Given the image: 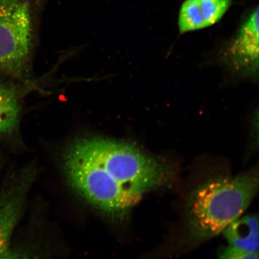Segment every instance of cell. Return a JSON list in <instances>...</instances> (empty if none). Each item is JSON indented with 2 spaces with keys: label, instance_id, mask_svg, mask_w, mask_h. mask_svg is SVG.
<instances>
[{
  "label": "cell",
  "instance_id": "obj_8",
  "mask_svg": "<svg viewBox=\"0 0 259 259\" xmlns=\"http://www.w3.org/2000/svg\"><path fill=\"white\" fill-rule=\"evenodd\" d=\"M20 105L16 90L0 82V134H8L17 126Z\"/></svg>",
  "mask_w": 259,
  "mask_h": 259
},
{
  "label": "cell",
  "instance_id": "obj_7",
  "mask_svg": "<svg viewBox=\"0 0 259 259\" xmlns=\"http://www.w3.org/2000/svg\"><path fill=\"white\" fill-rule=\"evenodd\" d=\"M222 233L229 245L252 253H258V219L257 215L241 216L227 226Z\"/></svg>",
  "mask_w": 259,
  "mask_h": 259
},
{
  "label": "cell",
  "instance_id": "obj_9",
  "mask_svg": "<svg viewBox=\"0 0 259 259\" xmlns=\"http://www.w3.org/2000/svg\"><path fill=\"white\" fill-rule=\"evenodd\" d=\"M220 258L226 259H257L258 253H252L229 245L219 254Z\"/></svg>",
  "mask_w": 259,
  "mask_h": 259
},
{
  "label": "cell",
  "instance_id": "obj_6",
  "mask_svg": "<svg viewBox=\"0 0 259 259\" xmlns=\"http://www.w3.org/2000/svg\"><path fill=\"white\" fill-rule=\"evenodd\" d=\"M234 66L245 72H255L258 67V8L251 13L229 48Z\"/></svg>",
  "mask_w": 259,
  "mask_h": 259
},
{
  "label": "cell",
  "instance_id": "obj_4",
  "mask_svg": "<svg viewBox=\"0 0 259 259\" xmlns=\"http://www.w3.org/2000/svg\"><path fill=\"white\" fill-rule=\"evenodd\" d=\"M33 175L30 171H24L0 193V258L11 257L10 241Z\"/></svg>",
  "mask_w": 259,
  "mask_h": 259
},
{
  "label": "cell",
  "instance_id": "obj_1",
  "mask_svg": "<svg viewBox=\"0 0 259 259\" xmlns=\"http://www.w3.org/2000/svg\"><path fill=\"white\" fill-rule=\"evenodd\" d=\"M64 165L77 192L111 215H125L142 198L132 189L124 142L77 139L65 152Z\"/></svg>",
  "mask_w": 259,
  "mask_h": 259
},
{
  "label": "cell",
  "instance_id": "obj_5",
  "mask_svg": "<svg viewBox=\"0 0 259 259\" xmlns=\"http://www.w3.org/2000/svg\"><path fill=\"white\" fill-rule=\"evenodd\" d=\"M231 5L232 0H186L178 17L181 33L201 30L218 23Z\"/></svg>",
  "mask_w": 259,
  "mask_h": 259
},
{
  "label": "cell",
  "instance_id": "obj_2",
  "mask_svg": "<svg viewBox=\"0 0 259 259\" xmlns=\"http://www.w3.org/2000/svg\"><path fill=\"white\" fill-rule=\"evenodd\" d=\"M258 189L255 169L234 177L214 178L197 187L186 206L191 240L201 242L221 234L247 209Z\"/></svg>",
  "mask_w": 259,
  "mask_h": 259
},
{
  "label": "cell",
  "instance_id": "obj_3",
  "mask_svg": "<svg viewBox=\"0 0 259 259\" xmlns=\"http://www.w3.org/2000/svg\"><path fill=\"white\" fill-rule=\"evenodd\" d=\"M32 40L27 0H0V74L15 78L27 75Z\"/></svg>",
  "mask_w": 259,
  "mask_h": 259
}]
</instances>
